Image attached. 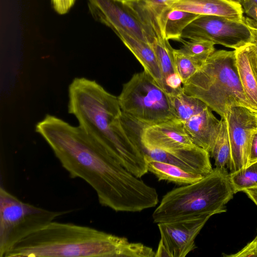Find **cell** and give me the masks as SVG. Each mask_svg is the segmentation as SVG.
<instances>
[{
  "instance_id": "1",
  "label": "cell",
  "mask_w": 257,
  "mask_h": 257,
  "mask_svg": "<svg viewBox=\"0 0 257 257\" xmlns=\"http://www.w3.org/2000/svg\"><path fill=\"white\" fill-rule=\"evenodd\" d=\"M72 178L87 183L99 203L116 212H141L157 205L156 189L133 174L79 125L47 114L36 126Z\"/></svg>"
},
{
  "instance_id": "2",
  "label": "cell",
  "mask_w": 257,
  "mask_h": 257,
  "mask_svg": "<svg viewBox=\"0 0 257 257\" xmlns=\"http://www.w3.org/2000/svg\"><path fill=\"white\" fill-rule=\"evenodd\" d=\"M68 97V112L76 117L81 128L136 177L149 172L139 141L124 127L118 97L84 77L73 80Z\"/></svg>"
},
{
  "instance_id": "3",
  "label": "cell",
  "mask_w": 257,
  "mask_h": 257,
  "mask_svg": "<svg viewBox=\"0 0 257 257\" xmlns=\"http://www.w3.org/2000/svg\"><path fill=\"white\" fill-rule=\"evenodd\" d=\"M128 241L89 226L53 221L19 241L4 257H120Z\"/></svg>"
},
{
  "instance_id": "4",
  "label": "cell",
  "mask_w": 257,
  "mask_h": 257,
  "mask_svg": "<svg viewBox=\"0 0 257 257\" xmlns=\"http://www.w3.org/2000/svg\"><path fill=\"white\" fill-rule=\"evenodd\" d=\"M234 194L226 168L216 167L201 180L167 193L152 214L153 221L158 223L225 212Z\"/></svg>"
},
{
  "instance_id": "5",
  "label": "cell",
  "mask_w": 257,
  "mask_h": 257,
  "mask_svg": "<svg viewBox=\"0 0 257 257\" xmlns=\"http://www.w3.org/2000/svg\"><path fill=\"white\" fill-rule=\"evenodd\" d=\"M182 87L186 94L201 100L221 117L231 106L253 110L240 80L235 50L215 51Z\"/></svg>"
},
{
  "instance_id": "6",
  "label": "cell",
  "mask_w": 257,
  "mask_h": 257,
  "mask_svg": "<svg viewBox=\"0 0 257 257\" xmlns=\"http://www.w3.org/2000/svg\"><path fill=\"white\" fill-rule=\"evenodd\" d=\"M118 99L124 115L146 125L179 119L169 95L144 70L123 84Z\"/></svg>"
},
{
  "instance_id": "7",
  "label": "cell",
  "mask_w": 257,
  "mask_h": 257,
  "mask_svg": "<svg viewBox=\"0 0 257 257\" xmlns=\"http://www.w3.org/2000/svg\"><path fill=\"white\" fill-rule=\"evenodd\" d=\"M70 212L53 211L22 201L0 188V256L19 241Z\"/></svg>"
},
{
  "instance_id": "8",
  "label": "cell",
  "mask_w": 257,
  "mask_h": 257,
  "mask_svg": "<svg viewBox=\"0 0 257 257\" xmlns=\"http://www.w3.org/2000/svg\"><path fill=\"white\" fill-rule=\"evenodd\" d=\"M252 34L244 21L216 15H200L184 30L182 39H200L237 50L251 43Z\"/></svg>"
},
{
  "instance_id": "9",
  "label": "cell",
  "mask_w": 257,
  "mask_h": 257,
  "mask_svg": "<svg viewBox=\"0 0 257 257\" xmlns=\"http://www.w3.org/2000/svg\"><path fill=\"white\" fill-rule=\"evenodd\" d=\"M226 118L231 147L230 173L248 166L252 137L257 130V113L245 106L230 107Z\"/></svg>"
},
{
  "instance_id": "10",
  "label": "cell",
  "mask_w": 257,
  "mask_h": 257,
  "mask_svg": "<svg viewBox=\"0 0 257 257\" xmlns=\"http://www.w3.org/2000/svg\"><path fill=\"white\" fill-rule=\"evenodd\" d=\"M87 1L89 11L96 21L113 31L121 30L148 42L144 26L126 2L120 0Z\"/></svg>"
},
{
  "instance_id": "11",
  "label": "cell",
  "mask_w": 257,
  "mask_h": 257,
  "mask_svg": "<svg viewBox=\"0 0 257 257\" xmlns=\"http://www.w3.org/2000/svg\"><path fill=\"white\" fill-rule=\"evenodd\" d=\"M202 215L158 223L160 240L170 257H185L196 248L195 240L209 218Z\"/></svg>"
},
{
  "instance_id": "12",
  "label": "cell",
  "mask_w": 257,
  "mask_h": 257,
  "mask_svg": "<svg viewBox=\"0 0 257 257\" xmlns=\"http://www.w3.org/2000/svg\"><path fill=\"white\" fill-rule=\"evenodd\" d=\"M141 147L158 149L166 151L190 148L195 146L179 119L151 125L142 123Z\"/></svg>"
},
{
  "instance_id": "13",
  "label": "cell",
  "mask_w": 257,
  "mask_h": 257,
  "mask_svg": "<svg viewBox=\"0 0 257 257\" xmlns=\"http://www.w3.org/2000/svg\"><path fill=\"white\" fill-rule=\"evenodd\" d=\"M141 148L145 156L154 160L175 165L190 173L204 177L213 170L209 153L197 146L173 151Z\"/></svg>"
},
{
  "instance_id": "14",
  "label": "cell",
  "mask_w": 257,
  "mask_h": 257,
  "mask_svg": "<svg viewBox=\"0 0 257 257\" xmlns=\"http://www.w3.org/2000/svg\"><path fill=\"white\" fill-rule=\"evenodd\" d=\"M168 7L198 15H216L244 21L241 3L231 0H173Z\"/></svg>"
},
{
  "instance_id": "15",
  "label": "cell",
  "mask_w": 257,
  "mask_h": 257,
  "mask_svg": "<svg viewBox=\"0 0 257 257\" xmlns=\"http://www.w3.org/2000/svg\"><path fill=\"white\" fill-rule=\"evenodd\" d=\"M189 137L196 146L210 153L218 137L221 121L207 107L183 123Z\"/></svg>"
},
{
  "instance_id": "16",
  "label": "cell",
  "mask_w": 257,
  "mask_h": 257,
  "mask_svg": "<svg viewBox=\"0 0 257 257\" xmlns=\"http://www.w3.org/2000/svg\"><path fill=\"white\" fill-rule=\"evenodd\" d=\"M149 44L152 47L159 65L164 91L172 95L182 91L183 84L174 62V49L163 35L154 37Z\"/></svg>"
},
{
  "instance_id": "17",
  "label": "cell",
  "mask_w": 257,
  "mask_h": 257,
  "mask_svg": "<svg viewBox=\"0 0 257 257\" xmlns=\"http://www.w3.org/2000/svg\"><path fill=\"white\" fill-rule=\"evenodd\" d=\"M113 32L140 63L144 71L164 90L162 73L151 45L122 31L117 30Z\"/></svg>"
},
{
  "instance_id": "18",
  "label": "cell",
  "mask_w": 257,
  "mask_h": 257,
  "mask_svg": "<svg viewBox=\"0 0 257 257\" xmlns=\"http://www.w3.org/2000/svg\"><path fill=\"white\" fill-rule=\"evenodd\" d=\"M200 15L166 8L158 17L162 34L167 40L181 42L185 29Z\"/></svg>"
},
{
  "instance_id": "19",
  "label": "cell",
  "mask_w": 257,
  "mask_h": 257,
  "mask_svg": "<svg viewBox=\"0 0 257 257\" xmlns=\"http://www.w3.org/2000/svg\"><path fill=\"white\" fill-rule=\"evenodd\" d=\"M249 44L235 50L236 64L244 94L252 110L257 113V77L250 62Z\"/></svg>"
},
{
  "instance_id": "20",
  "label": "cell",
  "mask_w": 257,
  "mask_h": 257,
  "mask_svg": "<svg viewBox=\"0 0 257 257\" xmlns=\"http://www.w3.org/2000/svg\"><path fill=\"white\" fill-rule=\"evenodd\" d=\"M145 157L148 171L154 174L159 181L166 180L185 185L195 183L204 177L201 175L187 172L175 165Z\"/></svg>"
},
{
  "instance_id": "21",
  "label": "cell",
  "mask_w": 257,
  "mask_h": 257,
  "mask_svg": "<svg viewBox=\"0 0 257 257\" xmlns=\"http://www.w3.org/2000/svg\"><path fill=\"white\" fill-rule=\"evenodd\" d=\"M169 96L178 119L183 123L208 107L201 100L186 94L183 90Z\"/></svg>"
},
{
  "instance_id": "22",
  "label": "cell",
  "mask_w": 257,
  "mask_h": 257,
  "mask_svg": "<svg viewBox=\"0 0 257 257\" xmlns=\"http://www.w3.org/2000/svg\"><path fill=\"white\" fill-rule=\"evenodd\" d=\"M220 121V132L210 154L215 161L216 167L225 168L230 163L231 147L226 118L221 117Z\"/></svg>"
},
{
  "instance_id": "23",
  "label": "cell",
  "mask_w": 257,
  "mask_h": 257,
  "mask_svg": "<svg viewBox=\"0 0 257 257\" xmlns=\"http://www.w3.org/2000/svg\"><path fill=\"white\" fill-rule=\"evenodd\" d=\"M182 47L179 50L184 54L204 62L215 52L214 44L208 40L195 39L181 42Z\"/></svg>"
},
{
  "instance_id": "24",
  "label": "cell",
  "mask_w": 257,
  "mask_h": 257,
  "mask_svg": "<svg viewBox=\"0 0 257 257\" xmlns=\"http://www.w3.org/2000/svg\"><path fill=\"white\" fill-rule=\"evenodd\" d=\"M229 178L234 194L257 187V162L229 173Z\"/></svg>"
},
{
  "instance_id": "25",
  "label": "cell",
  "mask_w": 257,
  "mask_h": 257,
  "mask_svg": "<svg viewBox=\"0 0 257 257\" xmlns=\"http://www.w3.org/2000/svg\"><path fill=\"white\" fill-rule=\"evenodd\" d=\"M174 58L177 72L183 84L192 77L204 63L184 54L179 49H174Z\"/></svg>"
},
{
  "instance_id": "26",
  "label": "cell",
  "mask_w": 257,
  "mask_h": 257,
  "mask_svg": "<svg viewBox=\"0 0 257 257\" xmlns=\"http://www.w3.org/2000/svg\"><path fill=\"white\" fill-rule=\"evenodd\" d=\"M152 248L141 243L127 242L123 246L120 257H155Z\"/></svg>"
},
{
  "instance_id": "27",
  "label": "cell",
  "mask_w": 257,
  "mask_h": 257,
  "mask_svg": "<svg viewBox=\"0 0 257 257\" xmlns=\"http://www.w3.org/2000/svg\"><path fill=\"white\" fill-rule=\"evenodd\" d=\"M244 21L252 34V40L249 44V52L251 64L257 77V23L248 17L244 18Z\"/></svg>"
},
{
  "instance_id": "28",
  "label": "cell",
  "mask_w": 257,
  "mask_h": 257,
  "mask_svg": "<svg viewBox=\"0 0 257 257\" xmlns=\"http://www.w3.org/2000/svg\"><path fill=\"white\" fill-rule=\"evenodd\" d=\"M136 1L158 18L163 11L168 7V4L173 0Z\"/></svg>"
},
{
  "instance_id": "29",
  "label": "cell",
  "mask_w": 257,
  "mask_h": 257,
  "mask_svg": "<svg viewBox=\"0 0 257 257\" xmlns=\"http://www.w3.org/2000/svg\"><path fill=\"white\" fill-rule=\"evenodd\" d=\"M228 257H249L257 256V238L248 243L240 251L233 254L224 255Z\"/></svg>"
},
{
  "instance_id": "30",
  "label": "cell",
  "mask_w": 257,
  "mask_h": 257,
  "mask_svg": "<svg viewBox=\"0 0 257 257\" xmlns=\"http://www.w3.org/2000/svg\"><path fill=\"white\" fill-rule=\"evenodd\" d=\"M54 10L60 15L67 13L76 0H51Z\"/></svg>"
},
{
  "instance_id": "31",
  "label": "cell",
  "mask_w": 257,
  "mask_h": 257,
  "mask_svg": "<svg viewBox=\"0 0 257 257\" xmlns=\"http://www.w3.org/2000/svg\"><path fill=\"white\" fill-rule=\"evenodd\" d=\"M243 10L248 17L255 20L257 17V0H247L242 5Z\"/></svg>"
},
{
  "instance_id": "32",
  "label": "cell",
  "mask_w": 257,
  "mask_h": 257,
  "mask_svg": "<svg viewBox=\"0 0 257 257\" xmlns=\"http://www.w3.org/2000/svg\"><path fill=\"white\" fill-rule=\"evenodd\" d=\"M257 162V130L253 134L249 156L248 166Z\"/></svg>"
},
{
  "instance_id": "33",
  "label": "cell",
  "mask_w": 257,
  "mask_h": 257,
  "mask_svg": "<svg viewBox=\"0 0 257 257\" xmlns=\"http://www.w3.org/2000/svg\"><path fill=\"white\" fill-rule=\"evenodd\" d=\"M155 257H170V254L163 242L160 240Z\"/></svg>"
},
{
  "instance_id": "34",
  "label": "cell",
  "mask_w": 257,
  "mask_h": 257,
  "mask_svg": "<svg viewBox=\"0 0 257 257\" xmlns=\"http://www.w3.org/2000/svg\"><path fill=\"white\" fill-rule=\"evenodd\" d=\"M244 192L257 206V187L245 190Z\"/></svg>"
},
{
  "instance_id": "35",
  "label": "cell",
  "mask_w": 257,
  "mask_h": 257,
  "mask_svg": "<svg viewBox=\"0 0 257 257\" xmlns=\"http://www.w3.org/2000/svg\"><path fill=\"white\" fill-rule=\"evenodd\" d=\"M234 2H238L242 4V0H231Z\"/></svg>"
},
{
  "instance_id": "36",
  "label": "cell",
  "mask_w": 257,
  "mask_h": 257,
  "mask_svg": "<svg viewBox=\"0 0 257 257\" xmlns=\"http://www.w3.org/2000/svg\"><path fill=\"white\" fill-rule=\"evenodd\" d=\"M247 0H242V5L244 4L245 3H246L247 2Z\"/></svg>"
},
{
  "instance_id": "37",
  "label": "cell",
  "mask_w": 257,
  "mask_h": 257,
  "mask_svg": "<svg viewBox=\"0 0 257 257\" xmlns=\"http://www.w3.org/2000/svg\"><path fill=\"white\" fill-rule=\"evenodd\" d=\"M120 1H122L123 2H126L131 1H133V0H120Z\"/></svg>"
},
{
  "instance_id": "38",
  "label": "cell",
  "mask_w": 257,
  "mask_h": 257,
  "mask_svg": "<svg viewBox=\"0 0 257 257\" xmlns=\"http://www.w3.org/2000/svg\"><path fill=\"white\" fill-rule=\"evenodd\" d=\"M254 20H255L256 21V22L257 23V18Z\"/></svg>"
},
{
  "instance_id": "39",
  "label": "cell",
  "mask_w": 257,
  "mask_h": 257,
  "mask_svg": "<svg viewBox=\"0 0 257 257\" xmlns=\"http://www.w3.org/2000/svg\"><path fill=\"white\" fill-rule=\"evenodd\" d=\"M256 237L257 238V235H256Z\"/></svg>"
}]
</instances>
